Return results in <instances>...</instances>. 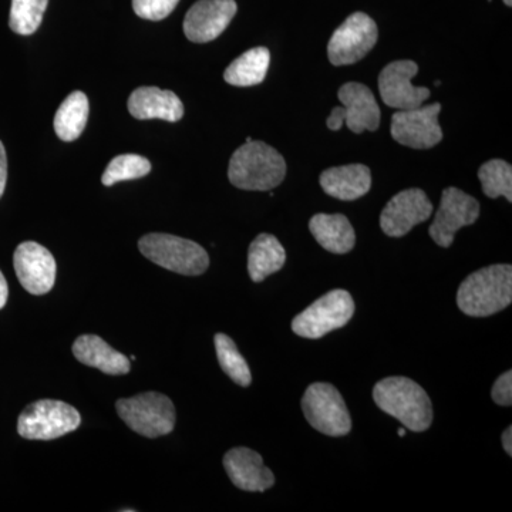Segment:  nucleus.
<instances>
[{"instance_id":"1","label":"nucleus","mask_w":512,"mask_h":512,"mask_svg":"<svg viewBox=\"0 0 512 512\" xmlns=\"http://www.w3.org/2000/svg\"><path fill=\"white\" fill-rule=\"evenodd\" d=\"M512 302V266L491 265L464 279L457 292L460 311L473 318H487Z\"/></svg>"},{"instance_id":"2","label":"nucleus","mask_w":512,"mask_h":512,"mask_svg":"<svg viewBox=\"0 0 512 512\" xmlns=\"http://www.w3.org/2000/svg\"><path fill=\"white\" fill-rule=\"evenodd\" d=\"M373 400L382 412L393 416L406 429L421 433L433 423V406L426 390L407 377H387L373 389Z\"/></svg>"},{"instance_id":"3","label":"nucleus","mask_w":512,"mask_h":512,"mask_svg":"<svg viewBox=\"0 0 512 512\" xmlns=\"http://www.w3.org/2000/svg\"><path fill=\"white\" fill-rule=\"evenodd\" d=\"M285 158L262 141H249L229 161L228 178L245 191H271L284 181Z\"/></svg>"},{"instance_id":"4","label":"nucleus","mask_w":512,"mask_h":512,"mask_svg":"<svg viewBox=\"0 0 512 512\" xmlns=\"http://www.w3.org/2000/svg\"><path fill=\"white\" fill-rule=\"evenodd\" d=\"M141 254L175 274L197 276L210 266V256L201 245L170 234H148L138 241Z\"/></svg>"},{"instance_id":"5","label":"nucleus","mask_w":512,"mask_h":512,"mask_svg":"<svg viewBox=\"0 0 512 512\" xmlns=\"http://www.w3.org/2000/svg\"><path fill=\"white\" fill-rule=\"evenodd\" d=\"M116 409L131 430L147 439L167 436L174 430L175 407L165 394L147 392L120 399Z\"/></svg>"},{"instance_id":"6","label":"nucleus","mask_w":512,"mask_h":512,"mask_svg":"<svg viewBox=\"0 0 512 512\" xmlns=\"http://www.w3.org/2000/svg\"><path fill=\"white\" fill-rule=\"evenodd\" d=\"M80 423V413L70 404L39 400L20 414L18 433L26 440H55L72 433Z\"/></svg>"},{"instance_id":"7","label":"nucleus","mask_w":512,"mask_h":512,"mask_svg":"<svg viewBox=\"0 0 512 512\" xmlns=\"http://www.w3.org/2000/svg\"><path fill=\"white\" fill-rule=\"evenodd\" d=\"M355 313L352 295L343 289H335L313 302L299 313L292 322V330L306 339H320L333 330L348 325Z\"/></svg>"},{"instance_id":"8","label":"nucleus","mask_w":512,"mask_h":512,"mask_svg":"<svg viewBox=\"0 0 512 512\" xmlns=\"http://www.w3.org/2000/svg\"><path fill=\"white\" fill-rule=\"evenodd\" d=\"M302 410L313 429L325 436H348L352 430L348 406L332 384H311L303 396Z\"/></svg>"},{"instance_id":"9","label":"nucleus","mask_w":512,"mask_h":512,"mask_svg":"<svg viewBox=\"0 0 512 512\" xmlns=\"http://www.w3.org/2000/svg\"><path fill=\"white\" fill-rule=\"evenodd\" d=\"M338 97L343 106L335 107L330 113L326 121L329 130L339 131L343 123L356 134L379 128V104L369 87L362 83H346L340 87Z\"/></svg>"},{"instance_id":"10","label":"nucleus","mask_w":512,"mask_h":512,"mask_svg":"<svg viewBox=\"0 0 512 512\" xmlns=\"http://www.w3.org/2000/svg\"><path fill=\"white\" fill-rule=\"evenodd\" d=\"M379 39L375 20L366 13L350 15L330 37L328 56L333 66H349L369 55Z\"/></svg>"},{"instance_id":"11","label":"nucleus","mask_w":512,"mask_h":512,"mask_svg":"<svg viewBox=\"0 0 512 512\" xmlns=\"http://www.w3.org/2000/svg\"><path fill=\"white\" fill-rule=\"evenodd\" d=\"M440 111V103L397 111L393 114L390 128L393 140L416 150L437 146L443 140V131L439 124Z\"/></svg>"},{"instance_id":"12","label":"nucleus","mask_w":512,"mask_h":512,"mask_svg":"<svg viewBox=\"0 0 512 512\" xmlns=\"http://www.w3.org/2000/svg\"><path fill=\"white\" fill-rule=\"evenodd\" d=\"M480 217V202L456 187H448L441 195L439 211L430 225V237L441 248L453 245L461 228L473 225Z\"/></svg>"},{"instance_id":"13","label":"nucleus","mask_w":512,"mask_h":512,"mask_svg":"<svg viewBox=\"0 0 512 512\" xmlns=\"http://www.w3.org/2000/svg\"><path fill=\"white\" fill-rule=\"evenodd\" d=\"M433 210L426 192L420 188L404 190L387 202L380 215V228L387 237H404L416 225L429 220Z\"/></svg>"},{"instance_id":"14","label":"nucleus","mask_w":512,"mask_h":512,"mask_svg":"<svg viewBox=\"0 0 512 512\" xmlns=\"http://www.w3.org/2000/svg\"><path fill=\"white\" fill-rule=\"evenodd\" d=\"M419 73L413 60H397L387 64L379 76V90L386 106L397 110L417 109L429 99L427 87L413 86L412 79Z\"/></svg>"},{"instance_id":"15","label":"nucleus","mask_w":512,"mask_h":512,"mask_svg":"<svg viewBox=\"0 0 512 512\" xmlns=\"http://www.w3.org/2000/svg\"><path fill=\"white\" fill-rule=\"evenodd\" d=\"M13 265L20 285L32 295H45L55 286V258L37 242H22L13 255Z\"/></svg>"},{"instance_id":"16","label":"nucleus","mask_w":512,"mask_h":512,"mask_svg":"<svg viewBox=\"0 0 512 512\" xmlns=\"http://www.w3.org/2000/svg\"><path fill=\"white\" fill-rule=\"evenodd\" d=\"M235 0H198L184 19V33L194 43H208L220 37L237 15Z\"/></svg>"},{"instance_id":"17","label":"nucleus","mask_w":512,"mask_h":512,"mask_svg":"<svg viewBox=\"0 0 512 512\" xmlns=\"http://www.w3.org/2000/svg\"><path fill=\"white\" fill-rule=\"evenodd\" d=\"M224 467L229 480L239 490L264 493L274 487L275 476L256 451L247 447L229 450L224 457Z\"/></svg>"},{"instance_id":"18","label":"nucleus","mask_w":512,"mask_h":512,"mask_svg":"<svg viewBox=\"0 0 512 512\" xmlns=\"http://www.w3.org/2000/svg\"><path fill=\"white\" fill-rule=\"evenodd\" d=\"M128 111L137 120H164L175 123L184 116V104L174 92L158 87H138L128 99Z\"/></svg>"},{"instance_id":"19","label":"nucleus","mask_w":512,"mask_h":512,"mask_svg":"<svg viewBox=\"0 0 512 512\" xmlns=\"http://www.w3.org/2000/svg\"><path fill=\"white\" fill-rule=\"evenodd\" d=\"M320 187L336 200H359L372 188V173L363 164L329 168L320 175Z\"/></svg>"},{"instance_id":"20","label":"nucleus","mask_w":512,"mask_h":512,"mask_svg":"<svg viewBox=\"0 0 512 512\" xmlns=\"http://www.w3.org/2000/svg\"><path fill=\"white\" fill-rule=\"evenodd\" d=\"M73 355L83 365L96 367L106 375L121 376L130 372V360L111 348L100 336L83 335L73 345Z\"/></svg>"},{"instance_id":"21","label":"nucleus","mask_w":512,"mask_h":512,"mask_svg":"<svg viewBox=\"0 0 512 512\" xmlns=\"http://www.w3.org/2000/svg\"><path fill=\"white\" fill-rule=\"evenodd\" d=\"M309 229L320 247L332 254H348L355 248V229L345 215L316 214L309 222Z\"/></svg>"},{"instance_id":"22","label":"nucleus","mask_w":512,"mask_h":512,"mask_svg":"<svg viewBox=\"0 0 512 512\" xmlns=\"http://www.w3.org/2000/svg\"><path fill=\"white\" fill-rule=\"evenodd\" d=\"M285 262V248L274 235L261 234L252 241L248 251V272L252 281H264L269 275L281 271Z\"/></svg>"},{"instance_id":"23","label":"nucleus","mask_w":512,"mask_h":512,"mask_svg":"<svg viewBox=\"0 0 512 512\" xmlns=\"http://www.w3.org/2000/svg\"><path fill=\"white\" fill-rule=\"evenodd\" d=\"M271 63V53L266 47H254L229 64L224 80L231 86L251 87L264 82Z\"/></svg>"},{"instance_id":"24","label":"nucleus","mask_w":512,"mask_h":512,"mask_svg":"<svg viewBox=\"0 0 512 512\" xmlns=\"http://www.w3.org/2000/svg\"><path fill=\"white\" fill-rule=\"evenodd\" d=\"M89 99L83 92H73L60 104L55 116V131L60 140L74 141L82 136L89 119Z\"/></svg>"},{"instance_id":"25","label":"nucleus","mask_w":512,"mask_h":512,"mask_svg":"<svg viewBox=\"0 0 512 512\" xmlns=\"http://www.w3.org/2000/svg\"><path fill=\"white\" fill-rule=\"evenodd\" d=\"M214 342L222 370L239 386L248 387L252 383L251 370H249L247 360L239 353L234 340L224 333H218L215 335Z\"/></svg>"},{"instance_id":"26","label":"nucleus","mask_w":512,"mask_h":512,"mask_svg":"<svg viewBox=\"0 0 512 512\" xmlns=\"http://www.w3.org/2000/svg\"><path fill=\"white\" fill-rule=\"evenodd\" d=\"M478 178L488 198L505 197L512 201V167L504 160H490L481 165Z\"/></svg>"},{"instance_id":"27","label":"nucleus","mask_w":512,"mask_h":512,"mask_svg":"<svg viewBox=\"0 0 512 512\" xmlns=\"http://www.w3.org/2000/svg\"><path fill=\"white\" fill-rule=\"evenodd\" d=\"M49 0H12L9 26L13 32L30 36L42 25Z\"/></svg>"},{"instance_id":"28","label":"nucleus","mask_w":512,"mask_h":512,"mask_svg":"<svg viewBox=\"0 0 512 512\" xmlns=\"http://www.w3.org/2000/svg\"><path fill=\"white\" fill-rule=\"evenodd\" d=\"M151 163L146 157L138 154H123L110 161L109 167L101 177V183L106 187L121 183V181L138 180L150 174Z\"/></svg>"},{"instance_id":"29","label":"nucleus","mask_w":512,"mask_h":512,"mask_svg":"<svg viewBox=\"0 0 512 512\" xmlns=\"http://www.w3.org/2000/svg\"><path fill=\"white\" fill-rule=\"evenodd\" d=\"M178 2L180 0H133V9L138 18L158 22L170 16Z\"/></svg>"},{"instance_id":"30","label":"nucleus","mask_w":512,"mask_h":512,"mask_svg":"<svg viewBox=\"0 0 512 512\" xmlns=\"http://www.w3.org/2000/svg\"><path fill=\"white\" fill-rule=\"evenodd\" d=\"M491 397L500 406L510 407L512 404V372L508 370L495 380Z\"/></svg>"},{"instance_id":"31","label":"nucleus","mask_w":512,"mask_h":512,"mask_svg":"<svg viewBox=\"0 0 512 512\" xmlns=\"http://www.w3.org/2000/svg\"><path fill=\"white\" fill-rule=\"evenodd\" d=\"M6 181H8V157H6L5 146L0 141V197L5 192Z\"/></svg>"},{"instance_id":"32","label":"nucleus","mask_w":512,"mask_h":512,"mask_svg":"<svg viewBox=\"0 0 512 512\" xmlns=\"http://www.w3.org/2000/svg\"><path fill=\"white\" fill-rule=\"evenodd\" d=\"M8 296V282H6L5 276L0 272V309L5 308L6 302H8Z\"/></svg>"},{"instance_id":"33","label":"nucleus","mask_w":512,"mask_h":512,"mask_svg":"<svg viewBox=\"0 0 512 512\" xmlns=\"http://www.w3.org/2000/svg\"><path fill=\"white\" fill-rule=\"evenodd\" d=\"M503 447L508 456H512V429L508 427L503 433Z\"/></svg>"},{"instance_id":"34","label":"nucleus","mask_w":512,"mask_h":512,"mask_svg":"<svg viewBox=\"0 0 512 512\" xmlns=\"http://www.w3.org/2000/svg\"><path fill=\"white\" fill-rule=\"evenodd\" d=\"M397 433H399L400 437H404L406 436V429H400L399 431H397Z\"/></svg>"},{"instance_id":"35","label":"nucleus","mask_w":512,"mask_h":512,"mask_svg":"<svg viewBox=\"0 0 512 512\" xmlns=\"http://www.w3.org/2000/svg\"><path fill=\"white\" fill-rule=\"evenodd\" d=\"M505 5L508 6V8H511L512 6V0H504Z\"/></svg>"}]
</instances>
